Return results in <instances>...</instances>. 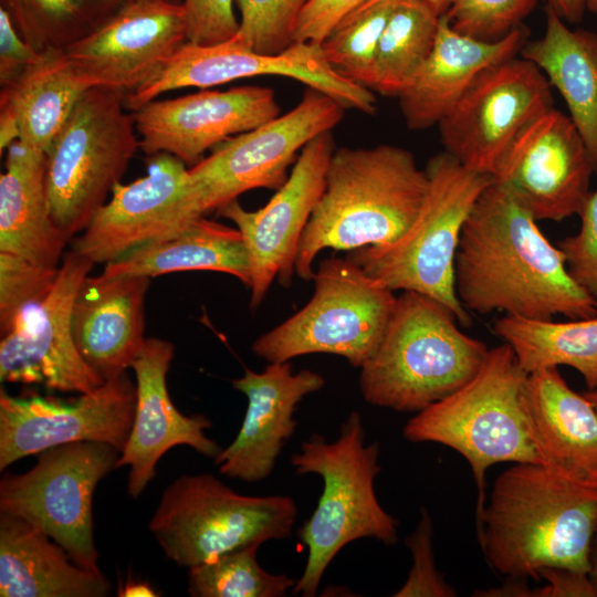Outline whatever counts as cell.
<instances>
[{"mask_svg":"<svg viewBox=\"0 0 597 597\" xmlns=\"http://www.w3.org/2000/svg\"><path fill=\"white\" fill-rule=\"evenodd\" d=\"M536 3L537 0H452L443 14L458 33L496 42L521 27Z\"/></svg>","mask_w":597,"mask_h":597,"instance_id":"cell-38","label":"cell"},{"mask_svg":"<svg viewBox=\"0 0 597 597\" xmlns=\"http://www.w3.org/2000/svg\"><path fill=\"white\" fill-rule=\"evenodd\" d=\"M520 56L534 63L561 94L597 175V32L570 29L545 9V31L527 40Z\"/></svg>","mask_w":597,"mask_h":597,"instance_id":"cell-30","label":"cell"},{"mask_svg":"<svg viewBox=\"0 0 597 597\" xmlns=\"http://www.w3.org/2000/svg\"><path fill=\"white\" fill-rule=\"evenodd\" d=\"M335 149L332 130L316 136L301 150L286 181L265 206L250 211L233 200L218 210L244 239L252 310L262 303L275 279L285 287L291 285L298 243L324 192Z\"/></svg>","mask_w":597,"mask_h":597,"instance_id":"cell-17","label":"cell"},{"mask_svg":"<svg viewBox=\"0 0 597 597\" xmlns=\"http://www.w3.org/2000/svg\"><path fill=\"white\" fill-rule=\"evenodd\" d=\"M454 285L462 306L479 314L503 312L533 320L597 315V300L572 277L561 249L493 179L463 224Z\"/></svg>","mask_w":597,"mask_h":597,"instance_id":"cell-1","label":"cell"},{"mask_svg":"<svg viewBox=\"0 0 597 597\" xmlns=\"http://www.w3.org/2000/svg\"><path fill=\"white\" fill-rule=\"evenodd\" d=\"M186 271L222 272L249 286L250 260L241 232L199 217L105 264L103 273L153 277Z\"/></svg>","mask_w":597,"mask_h":597,"instance_id":"cell-29","label":"cell"},{"mask_svg":"<svg viewBox=\"0 0 597 597\" xmlns=\"http://www.w3.org/2000/svg\"><path fill=\"white\" fill-rule=\"evenodd\" d=\"M263 75L291 77L327 94L345 109L367 115L376 113L371 91L335 72L321 44L294 42L282 53L268 55L252 51L233 38L209 45L185 42L151 78L125 94V105L134 112L169 91L208 88Z\"/></svg>","mask_w":597,"mask_h":597,"instance_id":"cell-15","label":"cell"},{"mask_svg":"<svg viewBox=\"0 0 597 597\" xmlns=\"http://www.w3.org/2000/svg\"><path fill=\"white\" fill-rule=\"evenodd\" d=\"M427 1L433 4L437 8V10L441 14H443L452 0H427Z\"/></svg>","mask_w":597,"mask_h":597,"instance_id":"cell-50","label":"cell"},{"mask_svg":"<svg viewBox=\"0 0 597 597\" xmlns=\"http://www.w3.org/2000/svg\"><path fill=\"white\" fill-rule=\"evenodd\" d=\"M185 42L182 3L128 0L65 52L92 87L127 94L151 78Z\"/></svg>","mask_w":597,"mask_h":597,"instance_id":"cell-19","label":"cell"},{"mask_svg":"<svg viewBox=\"0 0 597 597\" xmlns=\"http://www.w3.org/2000/svg\"><path fill=\"white\" fill-rule=\"evenodd\" d=\"M118 596L121 597H154L158 596L156 591L146 582L127 580V583L119 589Z\"/></svg>","mask_w":597,"mask_h":597,"instance_id":"cell-48","label":"cell"},{"mask_svg":"<svg viewBox=\"0 0 597 597\" xmlns=\"http://www.w3.org/2000/svg\"><path fill=\"white\" fill-rule=\"evenodd\" d=\"M561 19L568 23H579L586 11L587 0H545Z\"/></svg>","mask_w":597,"mask_h":597,"instance_id":"cell-46","label":"cell"},{"mask_svg":"<svg viewBox=\"0 0 597 597\" xmlns=\"http://www.w3.org/2000/svg\"><path fill=\"white\" fill-rule=\"evenodd\" d=\"M596 533H597V521H596Z\"/></svg>","mask_w":597,"mask_h":597,"instance_id":"cell-54","label":"cell"},{"mask_svg":"<svg viewBox=\"0 0 597 597\" xmlns=\"http://www.w3.org/2000/svg\"><path fill=\"white\" fill-rule=\"evenodd\" d=\"M595 166L569 115L552 108L515 139L493 180L504 185L536 221L579 214Z\"/></svg>","mask_w":597,"mask_h":597,"instance_id":"cell-18","label":"cell"},{"mask_svg":"<svg viewBox=\"0 0 597 597\" xmlns=\"http://www.w3.org/2000/svg\"><path fill=\"white\" fill-rule=\"evenodd\" d=\"M15 516L0 513L1 597H104L102 572L76 564L54 541Z\"/></svg>","mask_w":597,"mask_h":597,"instance_id":"cell-28","label":"cell"},{"mask_svg":"<svg viewBox=\"0 0 597 597\" xmlns=\"http://www.w3.org/2000/svg\"><path fill=\"white\" fill-rule=\"evenodd\" d=\"M313 281L306 305L258 337L252 353L268 363L332 354L360 368L378 348L397 296L348 256L322 260Z\"/></svg>","mask_w":597,"mask_h":597,"instance_id":"cell-10","label":"cell"},{"mask_svg":"<svg viewBox=\"0 0 597 597\" xmlns=\"http://www.w3.org/2000/svg\"><path fill=\"white\" fill-rule=\"evenodd\" d=\"M150 277L90 274L72 310V334L86 364L105 381L132 368L145 338V300Z\"/></svg>","mask_w":597,"mask_h":597,"instance_id":"cell-25","label":"cell"},{"mask_svg":"<svg viewBox=\"0 0 597 597\" xmlns=\"http://www.w3.org/2000/svg\"><path fill=\"white\" fill-rule=\"evenodd\" d=\"M366 0H308L295 27L293 42L321 44L335 25Z\"/></svg>","mask_w":597,"mask_h":597,"instance_id":"cell-43","label":"cell"},{"mask_svg":"<svg viewBox=\"0 0 597 597\" xmlns=\"http://www.w3.org/2000/svg\"><path fill=\"white\" fill-rule=\"evenodd\" d=\"M324 385L318 373H293L290 362L269 363L261 373L245 369L233 379V388L247 396L248 407L235 439L214 458L219 472L245 482L266 479L295 431L298 404Z\"/></svg>","mask_w":597,"mask_h":597,"instance_id":"cell-23","label":"cell"},{"mask_svg":"<svg viewBox=\"0 0 597 597\" xmlns=\"http://www.w3.org/2000/svg\"><path fill=\"white\" fill-rule=\"evenodd\" d=\"M426 172L427 192L409 228L390 243L354 250L348 258L394 292L415 291L444 303L469 326L455 293V254L463 224L492 177L467 169L446 151L430 158Z\"/></svg>","mask_w":597,"mask_h":597,"instance_id":"cell-7","label":"cell"},{"mask_svg":"<svg viewBox=\"0 0 597 597\" xmlns=\"http://www.w3.org/2000/svg\"><path fill=\"white\" fill-rule=\"evenodd\" d=\"M379 453L378 442L365 444L362 417L353 411L335 441L313 433L292 455L297 474L315 473L323 480L318 503L298 528L307 559L294 594L315 596L328 565L350 542L368 537L392 545L398 541V523L381 507L374 490Z\"/></svg>","mask_w":597,"mask_h":597,"instance_id":"cell-5","label":"cell"},{"mask_svg":"<svg viewBox=\"0 0 597 597\" xmlns=\"http://www.w3.org/2000/svg\"><path fill=\"white\" fill-rule=\"evenodd\" d=\"M148 157L147 174L117 184L74 241L72 249L94 264H107L199 218L189 199L187 165L166 153Z\"/></svg>","mask_w":597,"mask_h":597,"instance_id":"cell-21","label":"cell"},{"mask_svg":"<svg viewBox=\"0 0 597 597\" xmlns=\"http://www.w3.org/2000/svg\"><path fill=\"white\" fill-rule=\"evenodd\" d=\"M93 265L71 249L48 290L0 325L1 383L77 394L105 383L83 359L72 334L74 300Z\"/></svg>","mask_w":597,"mask_h":597,"instance_id":"cell-13","label":"cell"},{"mask_svg":"<svg viewBox=\"0 0 597 597\" xmlns=\"http://www.w3.org/2000/svg\"><path fill=\"white\" fill-rule=\"evenodd\" d=\"M527 40V29L519 27L500 41H478L454 31L442 14L431 53L398 96L407 127L438 125L484 70L519 55Z\"/></svg>","mask_w":597,"mask_h":597,"instance_id":"cell-26","label":"cell"},{"mask_svg":"<svg viewBox=\"0 0 597 597\" xmlns=\"http://www.w3.org/2000/svg\"><path fill=\"white\" fill-rule=\"evenodd\" d=\"M127 111L125 93L88 88L46 153L51 213L69 238L86 229L139 148Z\"/></svg>","mask_w":597,"mask_h":597,"instance_id":"cell-8","label":"cell"},{"mask_svg":"<svg viewBox=\"0 0 597 597\" xmlns=\"http://www.w3.org/2000/svg\"><path fill=\"white\" fill-rule=\"evenodd\" d=\"M22 39L35 51L66 50L86 36L124 0H1Z\"/></svg>","mask_w":597,"mask_h":597,"instance_id":"cell-34","label":"cell"},{"mask_svg":"<svg viewBox=\"0 0 597 597\" xmlns=\"http://www.w3.org/2000/svg\"><path fill=\"white\" fill-rule=\"evenodd\" d=\"M41 53L29 45L17 30L9 12L0 7V86L12 84Z\"/></svg>","mask_w":597,"mask_h":597,"instance_id":"cell-44","label":"cell"},{"mask_svg":"<svg viewBox=\"0 0 597 597\" xmlns=\"http://www.w3.org/2000/svg\"><path fill=\"white\" fill-rule=\"evenodd\" d=\"M442 14L427 0H399L379 41L373 91L396 96L431 53Z\"/></svg>","mask_w":597,"mask_h":597,"instance_id":"cell-33","label":"cell"},{"mask_svg":"<svg viewBox=\"0 0 597 597\" xmlns=\"http://www.w3.org/2000/svg\"><path fill=\"white\" fill-rule=\"evenodd\" d=\"M45 170V153L20 140L8 147L0 176V252L55 268L70 238L52 217Z\"/></svg>","mask_w":597,"mask_h":597,"instance_id":"cell-27","label":"cell"},{"mask_svg":"<svg viewBox=\"0 0 597 597\" xmlns=\"http://www.w3.org/2000/svg\"><path fill=\"white\" fill-rule=\"evenodd\" d=\"M124 1H128V0H124ZM161 1H167L171 3H182V0H161Z\"/></svg>","mask_w":597,"mask_h":597,"instance_id":"cell-53","label":"cell"},{"mask_svg":"<svg viewBox=\"0 0 597 597\" xmlns=\"http://www.w3.org/2000/svg\"><path fill=\"white\" fill-rule=\"evenodd\" d=\"M260 545L242 546L189 568L188 593L192 597H282L295 580L271 574L256 559Z\"/></svg>","mask_w":597,"mask_h":597,"instance_id":"cell-36","label":"cell"},{"mask_svg":"<svg viewBox=\"0 0 597 597\" xmlns=\"http://www.w3.org/2000/svg\"><path fill=\"white\" fill-rule=\"evenodd\" d=\"M308 0H237L239 30L233 39L261 54H279L293 44L297 19Z\"/></svg>","mask_w":597,"mask_h":597,"instance_id":"cell-37","label":"cell"},{"mask_svg":"<svg viewBox=\"0 0 597 597\" xmlns=\"http://www.w3.org/2000/svg\"><path fill=\"white\" fill-rule=\"evenodd\" d=\"M526 429L538 463L572 484L597 492V411L557 367L528 374Z\"/></svg>","mask_w":597,"mask_h":597,"instance_id":"cell-24","label":"cell"},{"mask_svg":"<svg viewBox=\"0 0 597 597\" xmlns=\"http://www.w3.org/2000/svg\"><path fill=\"white\" fill-rule=\"evenodd\" d=\"M121 452L98 441L46 449L35 465L0 480V512L25 521L57 543L80 566L101 572L94 541L93 495L117 469Z\"/></svg>","mask_w":597,"mask_h":597,"instance_id":"cell-11","label":"cell"},{"mask_svg":"<svg viewBox=\"0 0 597 597\" xmlns=\"http://www.w3.org/2000/svg\"><path fill=\"white\" fill-rule=\"evenodd\" d=\"M399 0H366L345 15L321 43L331 67L373 91L380 38Z\"/></svg>","mask_w":597,"mask_h":597,"instance_id":"cell-35","label":"cell"},{"mask_svg":"<svg viewBox=\"0 0 597 597\" xmlns=\"http://www.w3.org/2000/svg\"><path fill=\"white\" fill-rule=\"evenodd\" d=\"M578 216V232L562 239L557 247L572 277L597 300V189L590 191Z\"/></svg>","mask_w":597,"mask_h":597,"instance_id":"cell-41","label":"cell"},{"mask_svg":"<svg viewBox=\"0 0 597 597\" xmlns=\"http://www.w3.org/2000/svg\"><path fill=\"white\" fill-rule=\"evenodd\" d=\"M174 354L170 342L147 338L132 366L136 376V409L117 468L129 465L127 492L134 499L156 476L159 459L172 447L185 444L213 459L222 450L205 434L212 427L205 415H184L172 404L166 377Z\"/></svg>","mask_w":597,"mask_h":597,"instance_id":"cell-22","label":"cell"},{"mask_svg":"<svg viewBox=\"0 0 597 597\" xmlns=\"http://www.w3.org/2000/svg\"><path fill=\"white\" fill-rule=\"evenodd\" d=\"M494 333L527 374L565 365L583 376L587 389L597 386V315L568 322L504 315Z\"/></svg>","mask_w":597,"mask_h":597,"instance_id":"cell-32","label":"cell"},{"mask_svg":"<svg viewBox=\"0 0 597 597\" xmlns=\"http://www.w3.org/2000/svg\"><path fill=\"white\" fill-rule=\"evenodd\" d=\"M345 108L306 86L300 103L265 124L231 137L189 171V199L196 217L219 210L252 189L277 190L304 146L333 130Z\"/></svg>","mask_w":597,"mask_h":597,"instance_id":"cell-12","label":"cell"},{"mask_svg":"<svg viewBox=\"0 0 597 597\" xmlns=\"http://www.w3.org/2000/svg\"><path fill=\"white\" fill-rule=\"evenodd\" d=\"M588 576L595 593V597H597V533L595 534L590 546Z\"/></svg>","mask_w":597,"mask_h":597,"instance_id":"cell-49","label":"cell"},{"mask_svg":"<svg viewBox=\"0 0 597 597\" xmlns=\"http://www.w3.org/2000/svg\"><path fill=\"white\" fill-rule=\"evenodd\" d=\"M584 396L590 401L597 411V386L594 389H587Z\"/></svg>","mask_w":597,"mask_h":597,"instance_id":"cell-51","label":"cell"},{"mask_svg":"<svg viewBox=\"0 0 597 597\" xmlns=\"http://www.w3.org/2000/svg\"><path fill=\"white\" fill-rule=\"evenodd\" d=\"M19 139V128L15 118L7 108H0V151Z\"/></svg>","mask_w":597,"mask_h":597,"instance_id":"cell-47","label":"cell"},{"mask_svg":"<svg viewBox=\"0 0 597 597\" xmlns=\"http://www.w3.org/2000/svg\"><path fill=\"white\" fill-rule=\"evenodd\" d=\"M587 11L597 15V0H587Z\"/></svg>","mask_w":597,"mask_h":597,"instance_id":"cell-52","label":"cell"},{"mask_svg":"<svg viewBox=\"0 0 597 597\" xmlns=\"http://www.w3.org/2000/svg\"><path fill=\"white\" fill-rule=\"evenodd\" d=\"M91 87L65 50H49L12 84L1 88L0 108L9 109L15 118L18 140L46 154Z\"/></svg>","mask_w":597,"mask_h":597,"instance_id":"cell-31","label":"cell"},{"mask_svg":"<svg viewBox=\"0 0 597 597\" xmlns=\"http://www.w3.org/2000/svg\"><path fill=\"white\" fill-rule=\"evenodd\" d=\"M132 113L145 155L170 154L190 168L208 149L277 117L281 107L272 88L250 85L154 100Z\"/></svg>","mask_w":597,"mask_h":597,"instance_id":"cell-20","label":"cell"},{"mask_svg":"<svg viewBox=\"0 0 597 597\" xmlns=\"http://www.w3.org/2000/svg\"><path fill=\"white\" fill-rule=\"evenodd\" d=\"M596 521V491L564 481L538 463H514L495 480L476 526L496 573L538 580L543 568L588 574Z\"/></svg>","mask_w":597,"mask_h":597,"instance_id":"cell-2","label":"cell"},{"mask_svg":"<svg viewBox=\"0 0 597 597\" xmlns=\"http://www.w3.org/2000/svg\"><path fill=\"white\" fill-rule=\"evenodd\" d=\"M136 385L127 373L75 399L0 391V470L65 443L105 442L123 451L135 417Z\"/></svg>","mask_w":597,"mask_h":597,"instance_id":"cell-16","label":"cell"},{"mask_svg":"<svg viewBox=\"0 0 597 597\" xmlns=\"http://www.w3.org/2000/svg\"><path fill=\"white\" fill-rule=\"evenodd\" d=\"M540 577L547 580V585L533 590L535 596L547 597H595V593L587 573L566 568H543Z\"/></svg>","mask_w":597,"mask_h":597,"instance_id":"cell-45","label":"cell"},{"mask_svg":"<svg viewBox=\"0 0 597 597\" xmlns=\"http://www.w3.org/2000/svg\"><path fill=\"white\" fill-rule=\"evenodd\" d=\"M552 108L545 74L516 55L484 70L437 126L446 153L493 177L519 135Z\"/></svg>","mask_w":597,"mask_h":597,"instance_id":"cell-14","label":"cell"},{"mask_svg":"<svg viewBox=\"0 0 597 597\" xmlns=\"http://www.w3.org/2000/svg\"><path fill=\"white\" fill-rule=\"evenodd\" d=\"M432 522L422 509L417 528L407 537L411 552L412 567L405 584L394 594L396 597H453L455 590L446 583L434 565L432 546Z\"/></svg>","mask_w":597,"mask_h":597,"instance_id":"cell-40","label":"cell"},{"mask_svg":"<svg viewBox=\"0 0 597 597\" xmlns=\"http://www.w3.org/2000/svg\"><path fill=\"white\" fill-rule=\"evenodd\" d=\"M527 377L503 343L489 349L472 379L418 411L404 427L408 441L447 446L469 462L479 491L476 520L484 509L485 473L491 465L538 463L523 409Z\"/></svg>","mask_w":597,"mask_h":597,"instance_id":"cell-6","label":"cell"},{"mask_svg":"<svg viewBox=\"0 0 597 597\" xmlns=\"http://www.w3.org/2000/svg\"><path fill=\"white\" fill-rule=\"evenodd\" d=\"M428 188L409 150L389 144L335 149L324 192L301 237L295 273L313 281L325 249L357 250L395 241L416 218Z\"/></svg>","mask_w":597,"mask_h":597,"instance_id":"cell-3","label":"cell"},{"mask_svg":"<svg viewBox=\"0 0 597 597\" xmlns=\"http://www.w3.org/2000/svg\"><path fill=\"white\" fill-rule=\"evenodd\" d=\"M57 266H43L18 255L0 252V325L48 290Z\"/></svg>","mask_w":597,"mask_h":597,"instance_id":"cell-39","label":"cell"},{"mask_svg":"<svg viewBox=\"0 0 597 597\" xmlns=\"http://www.w3.org/2000/svg\"><path fill=\"white\" fill-rule=\"evenodd\" d=\"M296 515L290 496L242 495L203 473L174 480L148 528L167 558L191 568L242 546L289 537Z\"/></svg>","mask_w":597,"mask_h":597,"instance_id":"cell-9","label":"cell"},{"mask_svg":"<svg viewBox=\"0 0 597 597\" xmlns=\"http://www.w3.org/2000/svg\"><path fill=\"white\" fill-rule=\"evenodd\" d=\"M234 0H182L187 41L209 45L229 41L239 30Z\"/></svg>","mask_w":597,"mask_h":597,"instance_id":"cell-42","label":"cell"},{"mask_svg":"<svg viewBox=\"0 0 597 597\" xmlns=\"http://www.w3.org/2000/svg\"><path fill=\"white\" fill-rule=\"evenodd\" d=\"M458 324L444 303L404 291L378 348L360 367L364 399L377 407L418 412L465 385L489 348Z\"/></svg>","mask_w":597,"mask_h":597,"instance_id":"cell-4","label":"cell"}]
</instances>
